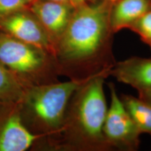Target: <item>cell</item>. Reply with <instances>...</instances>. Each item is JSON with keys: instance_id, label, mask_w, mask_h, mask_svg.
<instances>
[{"instance_id": "cell-15", "label": "cell", "mask_w": 151, "mask_h": 151, "mask_svg": "<svg viewBox=\"0 0 151 151\" xmlns=\"http://www.w3.org/2000/svg\"><path fill=\"white\" fill-rule=\"evenodd\" d=\"M138 94H139L138 97L151 104V89L139 92Z\"/></svg>"}, {"instance_id": "cell-7", "label": "cell", "mask_w": 151, "mask_h": 151, "mask_svg": "<svg viewBox=\"0 0 151 151\" xmlns=\"http://www.w3.org/2000/svg\"><path fill=\"white\" fill-rule=\"evenodd\" d=\"M29 9L48 34L55 51L57 43L65 31L75 8L49 0H37Z\"/></svg>"}, {"instance_id": "cell-3", "label": "cell", "mask_w": 151, "mask_h": 151, "mask_svg": "<svg viewBox=\"0 0 151 151\" xmlns=\"http://www.w3.org/2000/svg\"><path fill=\"white\" fill-rule=\"evenodd\" d=\"M86 81L34 85L25 90L22 100L32 122L40 131L41 137L58 136L71 96Z\"/></svg>"}, {"instance_id": "cell-10", "label": "cell", "mask_w": 151, "mask_h": 151, "mask_svg": "<svg viewBox=\"0 0 151 151\" xmlns=\"http://www.w3.org/2000/svg\"><path fill=\"white\" fill-rule=\"evenodd\" d=\"M151 9L150 0H117L111 12V26L114 33L129 28Z\"/></svg>"}, {"instance_id": "cell-8", "label": "cell", "mask_w": 151, "mask_h": 151, "mask_svg": "<svg viewBox=\"0 0 151 151\" xmlns=\"http://www.w3.org/2000/svg\"><path fill=\"white\" fill-rule=\"evenodd\" d=\"M110 76L138 92L151 89V58L131 57L116 62L111 68Z\"/></svg>"}, {"instance_id": "cell-6", "label": "cell", "mask_w": 151, "mask_h": 151, "mask_svg": "<svg viewBox=\"0 0 151 151\" xmlns=\"http://www.w3.org/2000/svg\"><path fill=\"white\" fill-rule=\"evenodd\" d=\"M0 25L13 37L55 56V47L48 34L35 16L23 11L0 18Z\"/></svg>"}, {"instance_id": "cell-1", "label": "cell", "mask_w": 151, "mask_h": 151, "mask_svg": "<svg viewBox=\"0 0 151 151\" xmlns=\"http://www.w3.org/2000/svg\"><path fill=\"white\" fill-rule=\"evenodd\" d=\"M117 0H98L74 9L55 46L62 72L70 80L84 81L109 72L116 63L111 12Z\"/></svg>"}, {"instance_id": "cell-17", "label": "cell", "mask_w": 151, "mask_h": 151, "mask_svg": "<svg viewBox=\"0 0 151 151\" xmlns=\"http://www.w3.org/2000/svg\"><path fill=\"white\" fill-rule=\"evenodd\" d=\"M73 1H74L76 7H78L79 6L83 4L90 2V1H94V0H73Z\"/></svg>"}, {"instance_id": "cell-16", "label": "cell", "mask_w": 151, "mask_h": 151, "mask_svg": "<svg viewBox=\"0 0 151 151\" xmlns=\"http://www.w3.org/2000/svg\"><path fill=\"white\" fill-rule=\"evenodd\" d=\"M49 1H56V2H60V3H63L68 4L71 6L73 7V8H76V6L73 0H49Z\"/></svg>"}, {"instance_id": "cell-9", "label": "cell", "mask_w": 151, "mask_h": 151, "mask_svg": "<svg viewBox=\"0 0 151 151\" xmlns=\"http://www.w3.org/2000/svg\"><path fill=\"white\" fill-rule=\"evenodd\" d=\"M40 138L25 127L18 114H13L0 128V151H24Z\"/></svg>"}, {"instance_id": "cell-11", "label": "cell", "mask_w": 151, "mask_h": 151, "mask_svg": "<svg viewBox=\"0 0 151 151\" xmlns=\"http://www.w3.org/2000/svg\"><path fill=\"white\" fill-rule=\"evenodd\" d=\"M120 99L141 134L151 137V104L129 94H122Z\"/></svg>"}, {"instance_id": "cell-12", "label": "cell", "mask_w": 151, "mask_h": 151, "mask_svg": "<svg viewBox=\"0 0 151 151\" xmlns=\"http://www.w3.org/2000/svg\"><path fill=\"white\" fill-rule=\"evenodd\" d=\"M24 91L22 85L0 62V99L7 101H21Z\"/></svg>"}, {"instance_id": "cell-13", "label": "cell", "mask_w": 151, "mask_h": 151, "mask_svg": "<svg viewBox=\"0 0 151 151\" xmlns=\"http://www.w3.org/2000/svg\"><path fill=\"white\" fill-rule=\"evenodd\" d=\"M151 49V9L129 27Z\"/></svg>"}, {"instance_id": "cell-5", "label": "cell", "mask_w": 151, "mask_h": 151, "mask_svg": "<svg viewBox=\"0 0 151 151\" xmlns=\"http://www.w3.org/2000/svg\"><path fill=\"white\" fill-rule=\"evenodd\" d=\"M48 55L8 33H0V62L17 73L35 76L42 72L48 65Z\"/></svg>"}, {"instance_id": "cell-14", "label": "cell", "mask_w": 151, "mask_h": 151, "mask_svg": "<svg viewBox=\"0 0 151 151\" xmlns=\"http://www.w3.org/2000/svg\"><path fill=\"white\" fill-rule=\"evenodd\" d=\"M37 0H0V18L23 11Z\"/></svg>"}, {"instance_id": "cell-2", "label": "cell", "mask_w": 151, "mask_h": 151, "mask_svg": "<svg viewBox=\"0 0 151 151\" xmlns=\"http://www.w3.org/2000/svg\"><path fill=\"white\" fill-rule=\"evenodd\" d=\"M109 72L88 78L71 96L58 137L59 147L68 151H107L103 132L108 106L104 81Z\"/></svg>"}, {"instance_id": "cell-4", "label": "cell", "mask_w": 151, "mask_h": 151, "mask_svg": "<svg viewBox=\"0 0 151 151\" xmlns=\"http://www.w3.org/2000/svg\"><path fill=\"white\" fill-rule=\"evenodd\" d=\"M108 86L111 101L103 127L106 141L111 150H137L141 132L117 93L114 84L110 83Z\"/></svg>"}]
</instances>
